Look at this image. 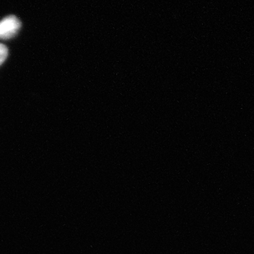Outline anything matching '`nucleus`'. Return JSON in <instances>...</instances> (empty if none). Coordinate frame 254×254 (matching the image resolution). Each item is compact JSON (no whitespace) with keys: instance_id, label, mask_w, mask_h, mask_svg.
<instances>
[{"instance_id":"f257e3e1","label":"nucleus","mask_w":254,"mask_h":254,"mask_svg":"<svg viewBox=\"0 0 254 254\" xmlns=\"http://www.w3.org/2000/svg\"><path fill=\"white\" fill-rule=\"evenodd\" d=\"M21 27V22L15 16H8L0 21V39H11L17 35Z\"/></svg>"},{"instance_id":"f03ea898","label":"nucleus","mask_w":254,"mask_h":254,"mask_svg":"<svg viewBox=\"0 0 254 254\" xmlns=\"http://www.w3.org/2000/svg\"><path fill=\"white\" fill-rule=\"evenodd\" d=\"M7 55H8V51L6 46L0 43V65L7 59Z\"/></svg>"}]
</instances>
